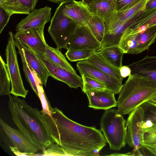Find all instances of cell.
<instances>
[{"label":"cell","instance_id":"6da1fadb","mask_svg":"<svg viewBox=\"0 0 156 156\" xmlns=\"http://www.w3.org/2000/svg\"><path fill=\"white\" fill-rule=\"evenodd\" d=\"M8 107L19 130L38 150L57 143L60 146L57 125L52 117L29 105L24 99L9 95Z\"/></svg>","mask_w":156,"mask_h":156},{"label":"cell","instance_id":"7a4b0ae2","mask_svg":"<svg viewBox=\"0 0 156 156\" xmlns=\"http://www.w3.org/2000/svg\"><path fill=\"white\" fill-rule=\"evenodd\" d=\"M52 116L57 126L60 146L67 156H96L106 145L103 133L95 126L77 123L56 107L53 108Z\"/></svg>","mask_w":156,"mask_h":156},{"label":"cell","instance_id":"3957f363","mask_svg":"<svg viewBox=\"0 0 156 156\" xmlns=\"http://www.w3.org/2000/svg\"><path fill=\"white\" fill-rule=\"evenodd\" d=\"M156 93V86L149 78L131 74L119 93L117 110L122 115L128 114Z\"/></svg>","mask_w":156,"mask_h":156},{"label":"cell","instance_id":"277c9868","mask_svg":"<svg viewBox=\"0 0 156 156\" xmlns=\"http://www.w3.org/2000/svg\"><path fill=\"white\" fill-rule=\"evenodd\" d=\"M126 121L115 108L105 111L100 122V130L110 149L120 150L126 144Z\"/></svg>","mask_w":156,"mask_h":156},{"label":"cell","instance_id":"5b68a950","mask_svg":"<svg viewBox=\"0 0 156 156\" xmlns=\"http://www.w3.org/2000/svg\"><path fill=\"white\" fill-rule=\"evenodd\" d=\"M66 1L61 2L56 9L48 29V32L57 48L59 49H66L68 42L79 26L63 14Z\"/></svg>","mask_w":156,"mask_h":156},{"label":"cell","instance_id":"8992f818","mask_svg":"<svg viewBox=\"0 0 156 156\" xmlns=\"http://www.w3.org/2000/svg\"><path fill=\"white\" fill-rule=\"evenodd\" d=\"M156 39V25L140 31L128 28L117 45L124 54H137L148 49Z\"/></svg>","mask_w":156,"mask_h":156},{"label":"cell","instance_id":"52a82bcc","mask_svg":"<svg viewBox=\"0 0 156 156\" xmlns=\"http://www.w3.org/2000/svg\"><path fill=\"white\" fill-rule=\"evenodd\" d=\"M9 34L5 55L6 64L11 80L10 94L14 96L25 98L28 90L25 88L21 75L15 48L14 35L11 31L9 32Z\"/></svg>","mask_w":156,"mask_h":156},{"label":"cell","instance_id":"ba28073f","mask_svg":"<svg viewBox=\"0 0 156 156\" xmlns=\"http://www.w3.org/2000/svg\"><path fill=\"white\" fill-rule=\"evenodd\" d=\"M144 122L143 111L140 106L129 114L126 120V143L130 147H133L132 151L135 155L137 150L144 147Z\"/></svg>","mask_w":156,"mask_h":156},{"label":"cell","instance_id":"9c48e42d","mask_svg":"<svg viewBox=\"0 0 156 156\" xmlns=\"http://www.w3.org/2000/svg\"><path fill=\"white\" fill-rule=\"evenodd\" d=\"M36 53L47 69L50 76L65 83L70 88L77 89L80 87L82 90L83 87L82 78L76 73L71 72L55 65L43 54Z\"/></svg>","mask_w":156,"mask_h":156},{"label":"cell","instance_id":"30bf717a","mask_svg":"<svg viewBox=\"0 0 156 156\" xmlns=\"http://www.w3.org/2000/svg\"><path fill=\"white\" fill-rule=\"evenodd\" d=\"M102 47L87 25L78 26L68 42L67 51L93 49L98 52Z\"/></svg>","mask_w":156,"mask_h":156},{"label":"cell","instance_id":"8fae6325","mask_svg":"<svg viewBox=\"0 0 156 156\" xmlns=\"http://www.w3.org/2000/svg\"><path fill=\"white\" fill-rule=\"evenodd\" d=\"M44 27L17 31L14 39L35 52L44 54L47 44L44 35Z\"/></svg>","mask_w":156,"mask_h":156},{"label":"cell","instance_id":"7c38bea8","mask_svg":"<svg viewBox=\"0 0 156 156\" xmlns=\"http://www.w3.org/2000/svg\"><path fill=\"white\" fill-rule=\"evenodd\" d=\"M76 67L81 75L84 74L93 77L103 83L107 90L115 94H119L123 85L122 82L83 61H79L77 63Z\"/></svg>","mask_w":156,"mask_h":156},{"label":"cell","instance_id":"4fadbf2b","mask_svg":"<svg viewBox=\"0 0 156 156\" xmlns=\"http://www.w3.org/2000/svg\"><path fill=\"white\" fill-rule=\"evenodd\" d=\"M31 12L17 25L16 32L42 27L51 21V9L49 7L46 6L39 9H34Z\"/></svg>","mask_w":156,"mask_h":156},{"label":"cell","instance_id":"5bb4252c","mask_svg":"<svg viewBox=\"0 0 156 156\" xmlns=\"http://www.w3.org/2000/svg\"><path fill=\"white\" fill-rule=\"evenodd\" d=\"M1 129L4 133L14 147L22 152L34 156L39 150L19 130L14 129L0 119Z\"/></svg>","mask_w":156,"mask_h":156},{"label":"cell","instance_id":"9a60e30c","mask_svg":"<svg viewBox=\"0 0 156 156\" xmlns=\"http://www.w3.org/2000/svg\"><path fill=\"white\" fill-rule=\"evenodd\" d=\"M63 14L79 26L87 25L92 15L82 1L66 0Z\"/></svg>","mask_w":156,"mask_h":156},{"label":"cell","instance_id":"2e32d148","mask_svg":"<svg viewBox=\"0 0 156 156\" xmlns=\"http://www.w3.org/2000/svg\"><path fill=\"white\" fill-rule=\"evenodd\" d=\"M86 94L89 100L90 108L106 110L117 107L115 94L109 90H92L87 92Z\"/></svg>","mask_w":156,"mask_h":156},{"label":"cell","instance_id":"e0dca14e","mask_svg":"<svg viewBox=\"0 0 156 156\" xmlns=\"http://www.w3.org/2000/svg\"><path fill=\"white\" fill-rule=\"evenodd\" d=\"M131 74H137L150 79L156 86V56L147 55L129 65Z\"/></svg>","mask_w":156,"mask_h":156},{"label":"cell","instance_id":"ac0fdd59","mask_svg":"<svg viewBox=\"0 0 156 156\" xmlns=\"http://www.w3.org/2000/svg\"><path fill=\"white\" fill-rule=\"evenodd\" d=\"M86 5L92 16L101 18L105 23L116 12L114 0H94Z\"/></svg>","mask_w":156,"mask_h":156},{"label":"cell","instance_id":"d6986e66","mask_svg":"<svg viewBox=\"0 0 156 156\" xmlns=\"http://www.w3.org/2000/svg\"><path fill=\"white\" fill-rule=\"evenodd\" d=\"M20 44L27 63L35 73L43 85L46 87L48 78L50 76L47 69L35 52L24 45Z\"/></svg>","mask_w":156,"mask_h":156},{"label":"cell","instance_id":"ffe728a7","mask_svg":"<svg viewBox=\"0 0 156 156\" xmlns=\"http://www.w3.org/2000/svg\"><path fill=\"white\" fill-rule=\"evenodd\" d=\"M154 25H156V8L147 10H144V8L135 16L129 27L133 31H138Z\"/></svg>","mask_w":156,"mask_h":156},{"label":"cell","instance_id":"44dd1931","mask_svg":"<svg viewBox=\"0 0 156 156\" xmlns=\"http://www.w3.org/2000/svg\"><path fill=\"white\" fill-rule=\"evenodd\" d=\"M82 61L92 65L116 80L122 82L123 78L120 75L119 70L107 62L99 52L88 59Z\"/></svg>","mask_w":156,"mask_h":156},{"label":"cell","instance_id":"7402d4cb","mask_svg":"<svg viewBox=\"0 0 156 156\" xmlns=\"http://www.w3.org/2000/svg\"><path fill=\"white\" fill-rule=\"evenodd\" d=\"M143 113L144 133L156 129V103L149 100L140 106Z\"/></svg>","mask_w":156,"mask_h":156},{"label":"cell","instance_id":"603a6c76","mask_svg":"<svg viewBox=\"0 0 156 156\" xmlns=\"http://www.w3.org/2000/svg\"><path fill=\"white\" fill-rule=\"evenodd\" d=\"M98 52L107 62L115 68L119 70L122 66L124 53L118 45L102 47Z\"/></svg>","mask_w":156,"mask_h":156},{"label":"cell","instance_id":"cb8c5ba5","mask_svg":"<svg viewBox=\"0 0 156 156\" xmlns=\"http://www.w3.org/2000/svg\"><path fill=\"white\" fill-rule=\"evenodd\" d=\"M43 54L55 65L71 72L76 73L59 49L53 48L47 44L45 53Z\"/></svg>","mask_w":156,"mask_h":156},{"label":"cell","instance_id":"d4e9b609","mask_svg":"<svg viewBox=\"0 0 156 156\" xmlns=\"http://www.w3.org/2000/svg\"><path fill=\"white\" fill-rule=\"evenodd\" d=\"M14 42L15 46L18 48V53L21 57L23 70L26 80L32 90L38 96V91L35 79V72L27 63L20 44L15 39Z\"/></svg>","mask_w":156,"mask_h":156},{"label":"cell","instance_id":"484cf974","mask_svg":"<svg viewBox=\"0 0 156 156\" xmlns=\"http://www.w3.org/2000/svg\"><path fill=\"white\" fill-rule=\"evenodd\" d=\"M87 26L95 38L102 44L105 31L104 20L98 16H92Z\"/></svg>","mask_w":156,"mask_h":156},{"label":"cell","instance_id":"4316f807","mask_svg":"<svg viewBox=\"0 0 156 156\" xmlns=\"http://www.w3.org/2000/svg\"><path fill=\"white\" fill-rule=\"evenodd\" d=\"M147 0H142L133 7L125 11L120 12L116 11L108 22L112 20L119 21L123 22L129 21L135 16L138 12L144 8Z\"/></svg>","mask_w":156,"mask_h":156},{"label":"cell","instance_id":"83f0119b","mask_svg":"<svg viewBox=\"0 0 156 156\" xmlns=\"http://www.w3.org/2000/svg\"><path fill=\"white\" fill-rule=\"evenodd\" d=\"M11 80L6 64L0 56V95H9Z\"/></svg>","mask_w":156,"mask_h":156},{"label":"cell","instance_id":"f1b7e54d","mask_svg":"<svg viewBox=\"0 0 156 156\" xmlns=\"http://www.w3.org/2000/svg\"><path fill=\"white\" fill-rule=\"evenodd\" d=\"M0 6L12 15L14 14H27L30 12L19 0H0Z\"/></svg>","mask_w":156,"mask_h":156},{"label":"cell","instance_id":"f546056e","mask_svg":"<svg viewBox=\"0 0 156 156\" xmlns=\"http://www.w3.org/2000/svg\"><path fill=\"white\" fill-rule=\"evenodd\" d=\"M35 76L38 91V96L41 102L42 110L41 112L44 114L52 116L53 108L48 99L43 87V85L37 77L36 73Z\"/></svg>","mask_w":156,"mask_h":156},{"label":"cell","instance_id":"4dcf8cb0","mask_svg":"<svg viewBox=\"0 0 156 156\" xmlns=\"http://www.w3.org/2000/svg\"><path fill=\"white\" fill-rule=\"evenodd\" d=\"M98 51L93 49H79L67 51L65 55L71 62L87 59Z\"/></svg>","mask_w":156,"mask_h":156},{"label":"cell","instance_id":"1f68e13d","mask_svg":"<svg viewBox=\"0 0 156 156\" xmlns=\"http://www.w3.org/2000/svg\"><path fill=\"white\" fill-rule=\"evenodd\" d=\"M83 82V92L86 94L92 90H101L107 89L105 85L96 79L88 76L81 75Z\"/></svg>","mask_w":156,"mask_h":156},{"label":"cell","instance_id":"d6a6232c","mask_svg":"<svg viewBox=\"0 0 156 156\" xmlns=\"http://www.w3.org/2000/svg\"><path fill=\"white\" fill-rule=\"evenodd\" d=\"M143 146L152 155L156 156V132L144 133Z\"/></svg>","mask_w":156,"mask_h":156},{"label":"cell","instance_id":"836d02e7","mask_svg":"<svg viewBox=\"0 0 156 156\" xmlns=\"http://www.w3.org/2000/svg\"><path fill=\"white\" fill-rule=\"evenodd\" d=\"M42 151L41 154L35 153L34 156H67L61 146L55 143L51 144Z\"/></svg>","mask_w":156,"mask_h":156},{"label":"cell","instance_id":"e575fe53","mask_svg":"<svg viewBox=\"0 0 156 156\" xmlns=\"http://www.w3.org/2000/svg\"><path fill=\"white\" fill-rule=\"evenodd\" d=\"M142 0H114L116 10L120 12L129 9Z\"/></svg>","mask_w":156,"mask_h":156},{"label":"cell","instance_id":"d590c367","mask_svg":"<svg viewBox=\"0 0 156 156\" xmlns=\"http://www.w3.org/2000/svg\"><path fill=\"white\" fill-rule=\"evenodd\" d=\"M12 15L0 6V34L8 24Z\"/></svg>","mask_w":156,"mask_h":156},{"label":"cell","instance_id":"8d00e7d4","mask_svg":"<svg viewBox=\"0 0 156 156\" xmlns=\"http://www.w3.org/2000/svg\"><path fill=\"white\" fill-rule=\"evenodd\" d=\"M21 4L30 12L34 9L38 0H19Z\"/></svg>","mask_w":156,"mask_h":156},{"label":"cell","instance_id":"74e56055","mask_svg":"<svg viewBox=\"0 0 156 156\" xmlns=\"http://www.w3.org/2000/svg\"><path fill=\"white\" fill-rule=\"evenodd\" d=\"M119 71L121 76L123 78L129 76L131 73V69L128 65L122 66L119 69Z\"/></svg>","mask_w":156,"mask_h":156},{"label":"cell","instance_id":"f35d334b","mask_svg":"<svg viewBox=\"0 0 156 156\" xmlns=\"http://www.w3.org/2000/svg\"><path fill=\"white\" fill-rule=\"evenodd\" d=\"M10 150L15 155L17 156H32L31 154L21 151L15 147L9 146Z\"/></svg>","mask_w":156,"mask_h":156},{"label":"cell","instance_id":"ab89813d","mask_svg":"<svg viewBox=\"0 0 156 156\" xmlns=\"http://www.w3.org/2000/svg\"><path fill=\"white\" fill-rule=\"evenodd\" d=\"M156 8V0H148L144 7V10H149Z\"/></svg>","mask_w":156,"mask_h":156},{"label":"cell","instance_id":"60d3db41","mask_svg":"<svg viewBox=\"0 0 156 156\" xmlns=\"http://www.w3.org/2000/svg\"><path fill=\"white\" fill-rule=\"evenodd\" d=\"M108 155L111 156H135V154L133 153L132 151L128 152L125 154H118V153H114Z\"/></svg>","mask_w":156,"mask_h":156},{"label":"cell","instance_id":"b9f144b4","mask_svg":"<svg viewBox=\"0 0 156 156\" xmlns=\"http://www.w3.org/2000/svg\"><path fill=\"white\" fill-rule=\"evenodd\" d=\"M51 2L57 4H60L61 2L64 1L66 0H47Z\"/></svg>","mask_w":156,"mask_h":156},{"label":"cell","instance_id":"7bdbcfd3","mask_svg":"<svg viewBox=\"0 0 156 156\" xmlns=\"http://www.w3.org/2000/svg\"><path fill=\"white\" fill-rule=\"evenodd\" d=\"M94 0H82V1L84 4L87 5Z\"/></svg>","mask_w":156,"mask_h":156},{"label":"cell","instance_id":"ee69618b","mask_svg":"<svg viewBox=\"0 0 156 156\" xmlns=\"http://www.w3.org/2000/svg\"><path fill=\"white\" fill-rule=\"evenodd\" d=\"M149 100L156 103V93Z\"/></svg>","mask_w":156,"mask_h":156},{"label":"cell","instance_id":"f6af8a7d","mask_svg":"<svg viewBox=\"0 0 156 156\" xmlns=\"http://www.w3.org/2000/svg\"><path fill=\"white\" fill-rule=\"evenodd\" d=\"M156 132V129L154 130V131H153V132Z\"/></svg>","mask_w":156,"mask_h":156}]
</instances>
